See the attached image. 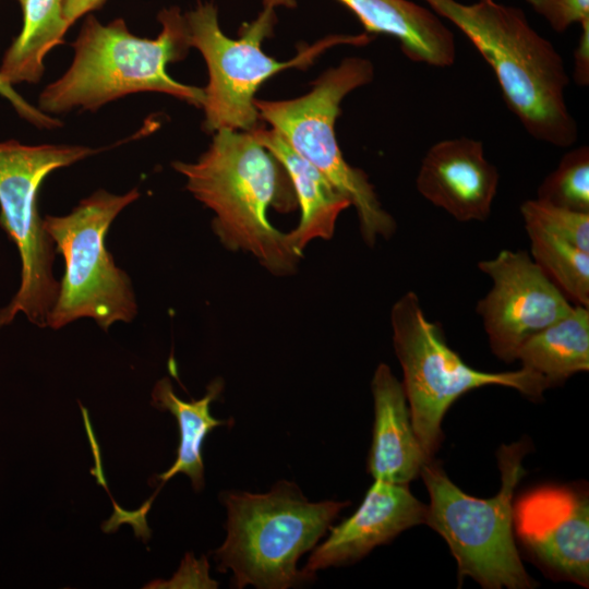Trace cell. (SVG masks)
Here are the masks:
<instances>
[{"instance_id": "obj_27", "label": "cell", "mask_w": 589, "mask_h": 589, "mask_svg": "<svg viewBox=\"0 0 589 589\" xmlns=\"http://www.w3.org/2000/svg\"><path fill=\"white\" fill-rule=\"evenodd\" d=\"M580 26V37L574 51L573 76L577 85L585 87L589 84V22Z\"/></svg>"}, {"instance_id": "obj_20", "label": "cell", "mask_w": 589, "mask_h": 589, "mask_svg": "<svg viewBox=\"0 0 589 589\" xmlns=\"http://www.w3.org/2000/svg\"><path fill=\"white\" fill-rule=\"evenodd\" d=\"M23 26L4 51L0 75L11 85L38 83L44 59L64 41L70 25L63 16V0H24Z\"/></svg>"}, {"instance_id": "obj_29", "label": "cell", "mask_w": 589, "mask_h": 589, "mask_svg": "<svg viewBox=\"0 0 589 589\" xmlns=\"http://www.w3.org/2000/svg\"><path fill=\"white\" fill-rule=\"evenodd\" d=\"M21 5L23 4L24 0H16Z\"/></svg>"}, {"instance_id": "obj_12", "label": "cell", "mask_w": 589, "mask_h": 589, "mask_svg": "<svg viewBox=\"0 0 589 589\" xmlns=\"http://www.w3.org/2000/svg\"><path fill=\"white\" fill-rule=\"evenodd\" d=\"M513 527L527 551L558 577L589 581V503L584 491L542 485L513 503Z\"/></svg>"}, {"instance_id": "obj_22", "label": "cell", "mask_w": 589, "mask_h": 589, "mask_svg": "<svg viewBox=\"0 0 589 589\" xmlns=\"http://www.w3.org/2000/svg\"><path fill=\"white\" fill-rule=\"evenodd\" d=\"M537 199L552 205L589 213V147L567 152L538 188Z\"/></svg>"}, {"instance_id": "obj_5", "label": "cell", "mask_w": 589, "mask_h": 589, "mask_svg": "<svg viewBox=\"0 0 589 589\" xmlns=\"http://www.w3.org/2000/svg\"><path fill=\"white\" fill-rule=\"evenodd\" d=\"M527 450L524 441L501 446L502 485L491 498L466 494L431 459L423 465L420 474L430 495L425 524L447 542L458 565L459 582L471 577L490 589L533 586L515 545L513 527V496L525 474Z\"/></svg>"}, {"instance_id": "obj_25", "label": "cell", "mask_w": 589, "mask_h": 589, "mask_svg": "<svg viewBox=\"0 0 589 589\" xmlns=\"http://www.w3.org/2000/svg\"><path fill=\"white\" fill-rule=\"evenodd\" d=\"M0 96L5 98L16 113L38 129L53 130L61 128L63 122L50 115L45 113L38 107L29 104L0 75Z\"/></svg>"}, {"instance_id": "obj_16", "label": "cell", "mask_w": 589, "mask_h": 589, "mask_svg": "<svg viewBox=\"0 0 589 589\" xmlns=\"http://www.w3.org/2000/svg\"><path fill=\"white\" fill-rule=\"evenodd\" d=\"M366 33L396 38L405 56L432 67H450L456 59L453 32L433 10L409 0H338ZM263 8H293L296 0H262Z\"/></svg>"}, {"instance_id": "obj_10", "label": "cell", "mask_w": 589, "mask_h": 589, "mask_svg": "<svg viewBox=\"0 0 589 589\" xmlns=\"http://www.w3.org/2000/svg\"><path fill=\"white\" fill-rule=\"evenodd\" d=\"M98 152L85 145L0 142V226L16 245L22 264L19 290L0 309V328L19 313L37 326L47 327L59 283L52 275L55 244L38 209L40 187L52 171Z\"/></svg>"}, {"instance_id": "obj_19", "label": "cell", "mask_w": 589, "mask_h": 589, "mask_svg": "<svg viewBox=\"0 0 589 589\" xmlns=\"http://www.w3.org/2000/svg\"><path fill=\"white\" fill-rule=\"evenodd\" d=\"M223 388L224 382L216 378L207 386V392L201 399L185 401L175 394L167 377L159 380L154 386L152 405L161 411H169L176 417L180 438L173 465L157 476L163 484L177 473H184L190 478L195 491L203 489V442L212 430L228 423L214 418L209 411L212 401L218 398Z\"/></svg>"}, {"instance_id": "obj_1", "label": "cell", "mask_w": 589, "mask_h": 589, "mask_svg": "<svg viewBox=\"0 0 589 589\" xmlns=\"http://www.w3.org/2000/svg\"><path fill=\"white\" fill-rule=\"evenodd\" d=\"M172 168L187 179V190L213 211L212 228L229 251L252 254L275 276L292 275L300 255L288 232L275 228L268 209L298 206L283 164L251 131L219 130L194 163L176 160Z\"/></svg>"}, {"instance_id": "obj_3", "label": "cell", "mask_w": 589, "mask_h": 589, "mask_svg": "<svg viewBox=\"0 0 589 589\" xmlns=\"http://www.w3.org/2000/svg\"><path fill=\"white\" fill-rule=\"evenodd\" d=\"M158 21L159 35L145 38L132 34L122 19L103 24L87 14L72 44L70 67L41 91L37 107L50 116L96 111L130 94L156 92L202 108L204 89L177 82L166 71L191 48L183 14L177 7L164 9Z\"/></svg>"}, {"instance_id": "obj_26", "label": "cell", "mask_w": 589, "mask_h": 589, "mask_svg": "<svg viewBox=\"0 0 589 589\" xmlns=\"http://www.w3.org/2000/svg\"><path fill=\"white\" fill-rule=\"evenodd\" d=\"M163 588H216L217 581L208 576V563L206 558L195 560L188 554L180 569L169 581H157Z\"/></svg>"}, {"instance_id": "obj_15", "label": "cell", "mask_w": 589, "mask_h": 589, "mask_svg": "<svg viewBox=\"0 0 589 589\" xmlns=\"http://www.w3.org/2000/svg\"><path fill=\"white\" fill-rule=\"evenodd\" d=\"M371 389L374 423L368 471L374 480L408 485L431 458L414 432L402 383L380 363Z\"/></svg>"}, {"instance_id": "obj_6", "label": "cell", "mask_w": 589, "mask_h": 589, "mask_svg": "<svg viewBox=\"0 0 589 589\" xmlns=\"http://www.w3.org/2000/svg\"><path fill=\"white\" fill-rule=\"evenodd\" d=\"M183 16L189 45L202 53L208 70L202 104L203 129L208 133L252 131L260 127L254 95L267 79L285 69H304L336 45L361 46L372 38L368 33L332 35L301 47L292 59L280 62L262 50V43L272 35L276 22L274 9L263 8L255 20L241 26L237 39L223 33L212 2H199Z\"/></svg>"}, {"instance_id": "obj_4", "label": "cell", "mask_w": 589, "mask_h": 589, "mask_svg": "<svg viewBox=\"0 0 589 589\" xmlns=\"http://www.w3.org/2000/svg\"><path fill=\"white\" fill-rule=\"evenodd\" d=\"M224 543L214 552L219 572H232L235 588L287 589L310 580L297 567L330 529L347 502H310L290 481L266 493L226 491Z\"/></svg>"}, {"instance_id": "obj_7", "label": "cell", "mask_w": 589, "mask_h": 589, "mask_svg": "<svg viewBox=\"0 0 589 589\" xmlns=\"http://www.w3.org/2000/svg\"><path fill=\"white\" fill-rule=\"evenodd\" d=\"M373 76V64L368 59L349 57L326 70L301 97L254 100L261 119L350 201L369 247L378 238L389 239L396 231V221L382 206L366 173L344 158L334 127L344 97L370 83Z\"/></svg>"}, {"instance_id": "obj_14", "label": "cell", "mask_w": 589, "mask_h": 589, "mask_svg": "<svg viewBox=\"0 0 589 589\" xmlns=\"http://www.w3.org/2000/svg\"><path fill=\"white\" fill-rule=\"evenodd\" d=\"M428 506L407 485L374 480L358 509L315 546L302 572L311 580L315 573L353 563L400 532L425 524Z\"/></svg>"}, {"instance_id": "obj_18", "label": "cell", "mask_w": 589, "mask_h": 589, "mask_svg": "<svg viewBox=\"0 0 589 589\" xmlns=\"http://www.w3.org/2000/svg\"><path fill=\"white\" fill-rule=\"evenodd\" d=\"M516 360L521 368L542 377L549 387L589 370V310H573L531 336L520 347Z\"/></svg>"}, {"instance_id": "obj_28", "label": "cell", "mask_w": 589, "mask_h": 589, "mask_svg": "<svg viewBox=\"0 0 589 589\" xmlns=\"http://www.w3.org/2000/svg\"><path fill=\"white\" fill-rule=\"evenodd\" d=\"M106 0H63V16L71 26L83 15L104 5Z\"/></svg>"}, {"instance_id": "obj_2", "label": "cell", "mask_w": 589, "mask_h": 589, "mask_svg": "<svg viewBox=\"0 0 589 589\" xmlns=\"http://www.w3.org/2000/svg\"><path fill=\"white\" fill-rule=\"evenodd\" d=\"M457 26L492 68L508 109L538 141L568 147L578 139L565 89L569 77L563 59L515 7L479 0H423Z\"/></svg>"}, {"instance_id": "obj_9", "label": "cell", "mask_w": 589, "mask_h": 589, "mask_svg": "<svg viewBox=\"0 0 589 589\" xmlns=\"http://www.w3.org/2000/svg\"><path fill=\"white\" fill-rule=\"evenodd\" d=\"M390 325L413 429L429 458L443 438L441 424L445 413L461 395L478 387L498 385L540 398L549 388L542 377L522 368L496 373L468 365L447 345L442 328L426 318L413 291L393 304Z\"/></svg>"}, {"instance_id": "obj_24", "label": "cell", "mask_w": 589, "mask_h": 589, "mask_svg": "<svg viewBox=\"0 0 589 589\" xmlns=\"http://www.w3.org/2000/svg\"><path fill=\"white\" fill-rule=\"evenodd\" d=\"M556 33L589 22V0H526Z\"/></svg>"}, {"instance_id": "obj_8", "label": "cell", "mask_w": 589, "mask_h": 589, "mask_svg": "<svg viewBox=\"0 0 589 589\" xmlns=\"http://www.w3.org/2000/svg\"><path fill=\"white\" fill-rule=\"evenodd\" d=\"M139 197L137 188L124 194L99 189L71 213L43 218L44 228L65 265L48 327L60 329L79 318L91 317L107 330L116 322L133 321L137 304L131 280L115 264L105 238L120 212Z\"/></svg>"}, {"instance_id": "obj_21", "label": "cell", "mask_w": 589, "mask_h": 589, "mask_svg": "<svg viewBox=\"0 0 589 589\" xmlns=\"http://www.w3.org/2000/svg\"><path fill=\"white\" fill-rule=\"evenodd\" d=\"M530 256L575 303L589 306V253L539 229L526 228Z\"/></svg>"}, {"instance_id": "obj_23", "label": "cell", "mask_w": 589, "mask_h": 589, "mask_svg": "<svg viewBox=\"0 0 589 589\" xmlns=\"http://www.w3.org/2000/svg\"><path fill=\"white\" fill-rule=\"evenodd\" d=\"M525 228L542 230L589 253V213L558 207L539 199L520 205Z\"/></svg>"}, {"instance_id": "obj_17", "label": "cell", "mask_w": 589, "mask_h": 589, "mask_svg": "<svg viewBox=\"0 0 589 589\" xmlns=\"http://www.w3.org/2000/svg\"><path fill=\"white\" fill-rule=\"evenodd\" d=\"M251 133L283 164L290 177L301 216L298 226L288 236L294 250L303 256L305 247L312 240L333 238L338 216L351 203L322 172L293 151L277 131L257 127Z\"/></svg>"}, {"instance_id": "obj_11", "label": "cell", "mask_w": 589, "mask_h": 589, "mask_svg": "<svg viewBox=\"0 0 589 589\" xmlns=\"http://www.w3.org/2000/svg\"><path fill=\"white\" fill-rule=\"evenodd\" d=\"M478 268L493 286L479 300L477 313L492 352L505 362L516 360L525 341L574 308L527 251L502 250Z\"/></svg>"}, {"instance_id": "obj_13", "label": "cell", "mask_w": 589, "mask_h": 589, "mask_svg": "<svg viewBox=\"0 0 589 589\" xmlns=\"http://www.w3.org/2000/svg\"><path fill=\"white\" fill-rule=\"evenodd\" d=\"M497 168L481 141L460 136L434 143L422 158L418 192L459 221L485 220L497 192Z\"/></svg>"}]
</instances>
